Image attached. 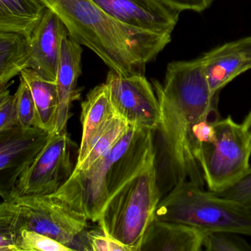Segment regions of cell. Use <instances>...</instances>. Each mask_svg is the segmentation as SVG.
<instances>
[{
    "mask_svg": "<svg viewBox=\"0 0 251 251\" xmlns=\"http://www.w3.org/2000/svg\"><path fill=\"white\" fill-rule=\"evenodd\" d=\"M159 107V119L152 131L156 180L161 198L177 185L190 181L205 184L199 165L201 130L206 121H218V95H214L200 57L173 61L162 84L152 81Z\"/></svg>",
    "mask_w": 251,
    "mask_h": 251,
    "instance_id": "obj_1",
    "label": "cell"
},
{
    "mask_svg": "<svg viewBox=\"0 0 251 251\" xmlns=\"http://www.w3.org/2000/svg\"><path fill=\"white\" fill-rule=\"evenodd\" d=\"M63 22L69 36L121 75L144 74L171 35L134 29L104 13L93 0H37Z\"/></svg>",
    "mask_w": 251,
    "mask_h": 251,
    "instance_id": "obj_2",
    "label": "cell"
},
{
    "mask_svg": "<svg viewBox=\"0 0 251 251\" xmlns=\"http://www.w3.org/2000/svg\"><path fill=\"white\" fill-rule=\"evenodd\" d=\"M154 162L152 131L131 125L126 134L85 170L74 171L51 195L97 222L107 202Z\"/></svg>",
    "mask_w": 251,
    "mask_h": 251,
    "instance_id": "obj_3",
    "label": "cell"
},
{
    "mask_svg": "<svg viewBox=\"0 0 251 251\" xmlns=\"http://www.w3.org/2000/svg\"><path fill=\"white\" fill-rule=\"evenodd\" d=\"M154 218L203 231H231L251 237V215L240 203L184 181L160 199Z\"/></svg>",
    "mask_w": 251,
    "mask_h": 251,
    "instance_id": "obj_4",
    "label": "cell"
},
{
    "mask_svg": "<svg viewBox=\"0 0 251 251\" xmlns=\"http://www.w3.org/2000/svg\"><path fill=\"white\" fill-rule=\"evenodd\" d=\"M161 196L154 165L128 182L107 202L97 223L106 234L128 247L140 251L149 224L154 218Z\"/></svg>",
    "mask_w": 251,
    "mask_h": 251,
    "instance_id": "obj_5",
    "label": "cell"
},
{
    "mask_svg": "<svg viewBox=\"0 0 251 251\" xmlns=\"http://www.w3.org/2000/svg\"><path fill=\"white\" fill-rule=\"evenodd\" d=\"M251 144L242 124L231 116L215 123L213 141L203 146L199 165L209 191L219 193L238 181L250 167Z\"/></svg>",
    "mask_w": 251,
    "mask_h": 251,
    "instance_id": "obj_6",
    "label": "cell"
},
{
    "mask_svg": "<svg viewBox=\"0 0 251 251\" xmlns=\"http://www.w3.org/2000/svg\"><path fill=\"white\" fill-rule=\"evenodd\" d=\"M22 209L26 229L36 231L75 250L76 242L88 227L86 217L51 195L13 199Z\"/></svg>",
    "mask_w": 251,
    "mask_h": 251,
    "instance_id": "obj_7",
    "label": "cell"
},
{
    "mask_svg": "<svg viewBox=\"0 0 251 251\" xmlns=\"http://www.w3.org/2000/svg\"><path fill=\"white\" fill-rule=\"evenodd\" d=\"M73 146L67 131L50 134L45 145L18 179L13 199L56 193L73 173Z\"/></svg>",
    "mask_w": 251,
    "mask_h": 251,
    "instance_id": "obj_8",
    "label": "cell"
},
{
    "mask_svg": "<svg viewBox=\"0 0 251 251\" xmlns=\"http://www.w3.org/2000/svg\"><path fill=\"white\" fill-rule=\"evenodd\" d=\"M118 114L129 125L153 131L159 119V107L153 85L144 74L119 75L110 70L105 81Z\"/></svg>",
    "mask_w": 251,
    "mask_h": 251,
    "instance_id": "obj_9",
    "label": "cell"
},
{
    "mask_svg": "<svg viewBox=\"0 0 251 251\" xmlns=\"http://www.w3.org/2000/svg\"><path fill=\"white\" fill-rule=\"evenodd\" d=\"M50 134L17 125L0 131V196L13 200L18 179L45 145Z\"/></svg>",
    "mask_w": 251,
    "mask_h": 251,
    "instance_id": "obj_10",
    "label": "cell"
},
{
    "mask_svg": "<svg viewBox=\"0 0 251 251\" xmlns=\"http://www.w3.org/2000/svg\"><path fill=\"white\" fill-rule=\"evenodd\" d=\"M104 13L119 23L146 32L171 35L179 12L159 0H93Z\"/></svg>",
    "mask_w": 251,
    "mask_h": 251,
    "instance_id": "obj_11",
    "label": "cell"
},
{
    "mask_svg": "<svg viewBox=\"0 0 251 251\" xmlns=\"http://www.w3.org/2000/svg\"><path fill=\"white\" fill-rule=\"evenodd\" d=\"M69 32L60 18L46 8L44 16L27 38L28 68L48 81H56L63 40Z\"/></svg>",
    "mask_w": 251,
    "mask_h": 251,
    "instance_id": "obj_12",
    "label": "cell"
},
{
    "mask_svg": "<svg viewBox=\"0 0 251 251\" xmlns=\"http://www.w3.org/2000/svg\"><path fill=\"white\" fill-rule=\"evenodd\" d=\"M82 46L75 40L69 36L63 40L55 81L58 109L53 134L67 131L72 103L80 98L77 81L82 72Z\"/></svg>",
    "mask_w": 251,
    "mask_h": 251,
    "instance_id": "obj_13",
    "label": "cell"
},
{
    "mask_svg": "<svg viewBox=\"0 0 251 251\" xmlns=\"http://www.w3.org/2000/svg\"><path fill=\"white\" fill-rule=\"evenodd\" d=\"M206 231L190 225L153 218L142 240L140 251H199Z\"/></svg>",
    "mask_w": 251,
    "mask_h": 251,
    "instance_id": "obj_14",
    "label": "cell"
},
{
    "mask_svg": "<svg viewBox=\"0 0 251 251\" xmlns=\"http://www.w3.org/2000/svg\"><path fill=\"white\" fill-rule=\"evenodd\" d=\"M200 60L214 95H218L227 84L251 69V59L240 50L236 41L210 50Z\"/></svg>",
    "mask_w": 251,
    "mask_h": 251,
    "instance_id": "obj_15",
    "label": "cell"
},
{
    "mask_svg": "<svg viewBox=\"0 0 251 251\" xmlns=\"http://www.w3.org/2000/svg\"><path fill=\"white\" fill-rule=\"evenodd\" d=\"M81 123L82 140L78 151L76 167L79 166L88 155L93 141L110 119L118 114L113 107L105 83L93 88L82 103Z\"/></svg>",
    "mask_w": 251,
    "mask_h": 251,
    "instance_id": "obj_16",
    "label": "cell"
},
{
    "mask_svg": "<svg viewBox=\"0 0 251 251\" xmlns=\"http://www.w3.org/2000/svg\"><path fill=\"white\" fill-rule=\"evenodd\" d=\"M45 10L37 0H0V32H15L28 38Z\"/></svg>",
    "mask_w": 251,
    "mask_h": 251,
    "instance_id": "obj_17",
    "label": "cell"
},
{
    "mask_svg": "<svg viewBox=\"0 0 251 251\" xmlns=\"http://www.w3.org/2000/svg\"><path fill=\"white\" fill-rule=\"evenodd\" d=\"M19 75L25 80L30 89L41 129L53 134L58 109L56 82L44 79L29 68L23 69Z\"/></svg>",
    "mask_w": 251,
    "mask_h": 251,
    "instance_id": "obj_18",
    "label": "cell"
},
{
    "mask_svg": "<svg viewBox=\"0 0 251 251\" xmlns=\"http://www.w3.org/2000/svg\"><path fill=\"white\" fill-rule=\"evenodd\" d=\"M27 38L15 32H0V88L28 68Z\"/></svg>",
    "mask_w": 251,
    "mask_h": 251,
    "instance_id": "obj_19",
    "label": "cell"
},
{
    "mask_svg": "<svg viewBox=\"0 0 251 251\" xmlns=\"http://www.w3.org/2000/svg\"><path fill=\"white\" fill-rule=\"evenodd\" d=\"M130 126L131 125L120 115L113 116L94 139L82 163L75 167L74 171L85 170L89 168L126 134Z\"/></svg>",
    "mask_w": 251,
    "mask_h": 251,
    "instance_id": "obj_20",
    "label": "cell"
},
{
    "mask_svg": "<svg viewBox=\"0 0 251 251\" xmlns=\"http://www.w3.org/2000/svg\"><path fill=\"white\" fill-rule=\"evenodd\" d=\"M25 228L22 209L14 201L0 203V251H18L16 241Z\"/></svg>",
    "mask_w": 251,
    "mask_h": 251,
    "instance_id": "obj_21",
    "label": "cell"
},
{
    "mask_svg": "<svg viewBox=\"0 0 251 251\" xmlns=\"http://www.w3.org/2000/svg\"><path fill=\"white\" fill-rule=\"evenodd\" d=\"M242 234L231 231H208L203 248L208 251H249L251 246Z\"/></svg>",
    "mask_w": 251,
    "mask_h": 251,
    "instance_id": "obj_22",
    "label": "cell"
},
{
    "mask_svg": "<svg viewBox=\"0 0 251 251\" xmlns=\"http://www.w3.org/2000/svg\"><path fill=\"white\" fill-rule=\"evenodd\" d=\"M16 96L18 125L24 128H41L38 112L31 94L30 89L25 80L19 77V85Z\"/></svg>",
    "mask_w": 251,
    "mask_h": 251,
    "instance_id": "obj_23",
    "label": "cell"
},
{
    "mask_svg": "<svg viewBox=\"0 0 251 251\" xmlns=\"http://www.w3.org/2000/svg\"><path fill=\"white\" fill-rule=\"evenodd\" d=\"M16 248L18 251H72L51 237L26 228L19 234Z\"/></svg>",
    "mask_w": 251,
    "mask_h": 251,
    "instance_id": "obj_24",
    "label": "cell"
},
{
    "mask_svg": "<svg viewBox=\"0 0 251 251\" xmlns=\"http://www.w3.org/2000/svg\"><path fill=\"white\" fill-rule=\"evenodd\" d=\"M215 193L221 197L231 199L240 203L251 215V166L232 185L223 191Z\"/></svg>",
    "mask_w": 251,
    "mask_h": 251,
    "instance_id": "obj_25",
    "label": "cell"
},
{
    "mask_svg": "<svg viewBox=\"0 0 251 251\" xmlns=\"http://www.w3.org/2000/svg\"><path fill=\"white\" fill-rule=\"evenodd\" d=\"M86 251H131L128 247L106 234L101 228L85 233Z\"/></svg>",
    "mask_w": 251,
    "mask_h": 251,
    "instance_id": "obj_26",
    "label": "cell"
},
{
    "mask_svg": "<svg viewBox=\"0 0 251 251\" xmlns=\"http://www.w3.org/2000/svg\"><path fill=\"white\" fill-rule=\"evenodd\" d=\"M18 125L16 94L11 95L0 107V131Z\"/></svg>",
    "mask_w": 251,
    "mask_h": 251,
    "instance_id": "obj_27",
    "label": "cell"
},
{
    "mask_svg": "<svg viewBox=\"0 0 251 251\" xmlns=\"http://www.w3.org/2000/svg\"><path fill=\"white\" fill-rule=\"evenodd\" d=\"M164 5L177 12L184 10L201 13L210 7L214 0H159Z\"/></svg>",
    "mask_w": 251,
    "mask_h": 251,
    "instance_id": "obj_28",
    "label": "cell"
},
{
    "mask_svg": "<svg viewBox=\"0 0 251 251\" xmlns=\"http://www.w3.org/2000/svg\"><path fill=\"white\" fill-rule=\"evenodd\" d=\"M236 44L240 50L251 59V36L246 37L236 41Z\"/></svg>",
    "mask_w": 251,
    "mask_h": 251,
    "instance_id": "obj_29",
    "label": "cell"
},
{
    "mask_svg": "<svg viewBox=\"0 0 251 251\" xmlns=\"http://www.w3.org/2000/svg\"><path fill=\"white\" fill-rule=\"evenodd\" d=\"M242 125H243L246 134H247L248 137H249L251 144V109L250 112L248 113L247 116L245 118L244 121H243V123H242Z\"/></svg>",
    "mask_w": 251,
    "mask_h": 251,
    "instance_id": "obj_30",
    "label": "cell"
},
{
    "mask_svg": "<svg viewBox=\"0 0 251 251\" xmlns=\"http://www.w3.org/2000/svg\"><path fill=\"white\" fill-rule=\"evenodd\" d=\"M9 85H10V84L0 88V107L10 97V90L8 89Z\"/></svg>",
    "mask_w": 251,
    "mask_h": 251,
    "instance_id": "obj_31",
    "label": "cell"
}]
</instances>
